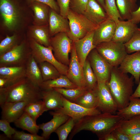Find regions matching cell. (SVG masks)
I'll use <instances>...</instances> for the list:
<instances>
[{
  "label": "cell",
  "instance_id": "1",
  "mask_svg": "<svg viewBox=\"0 0 140 140\" xmlns=\"http://www.w3.org/2000/svg\"><path fill=\"white\" fill-rule=\"evenodd\" d=\"M124 120L117 114L107 113L85 116L76 122L69 139H72L81 131L86 130L95 134L101 140L120 127Z\"/></svg>",
  "mask_w": 140,
  "mask_h": 140
},
{
  "label": "cell",
  "instance_id": "2",
  "mask_svg": "<svg viewBox=\"0 0 140 140\" xmlns=\"http://www.w3.org/2000/svg\"><path fill=\"white\" fill-rule=\"evenodd\" d=\"M42 90L26 77L0 88V104L5 102L24 101L28 103L42 99Z\"/></svg>",
  "mask_w": 140,
  "mask_h": 140
},
{
  "label": "cell",
  "instance_id": "3",
  "mask_svg": "<svg viewBox=\"0 0 140 140\" xmlns=\"http://www.w3.org/2000/svg\"><path fill=\"white\" fill-rule=\"evenodd\" d=\"M134 78L129 77L121 72L118 67H113L108 85L118 110L128 104L133 93Z\"/></svg>",
  "mask_w": 140,
  "mask_h": 140
},
{
  "label": "cell",
  "instance_id": "4",
  "mask_svg": "<svg viewBox=\"0 0 140 140\" xmlns=\"http://www.w3.org/2000/svg\"><path fill=\"white\" fill-rule=\"evenodd\" d=\"M67 18L70 28L69 31L67 34L73 41L82 38L89 33L94 31L97 26L83 14L76 13L70 9Z\"/></svg>",
  "mask_w": 140,
  "mask_h": 140
},
{
  "label": "cell",
  "instance_id": "5",
  "mask_svg": "<svg viewBox=\"0 0 140 140\" xmlns=\"http://www.w3.org/2000/svg\"><path fill=\"white\" fill-rule=\"evenodd\" d=\"M95 48L112 67H118L128 54L124 44L112 40L101 43L97 45Z\"/></svg>",
  "mask_w": 140,
  "mask_h": 140
},
{
  "label": "cell",
  "instance_id": "6",
  "mask_svg": "<svg viewBox=\"0 0 140 140\" xmlns=\"http://www.w3.org/2000/svg\"><path fill=\"white\" fill-rule=\"evenodd\" d=\"M31 54L29 40H24L0 56V67L25 66Z\"/></svg>",
  "mask_w": 140,
  "mask_h": 140
},
{
  "label": "cell",
  "instance_id": "7",
  "mask_svg": "<svg viewBox=\"0 0 140 140\" xmlns=\"http://www.w3.org/2000/svg\"><path fill=\"white\" fill-rule=\"evenodd\" d=\"M28 40L31 54L38 64L47 62L54 66L61 75H66L68 67L57 60L53 53L51 46H45L32 39H29Z\"/></svg>",
  "mask_w": 140,
  "mask_h": 140
},
{
  "label": "cell",
  "instance_id": "8",
  "mask_svg": "<svg viewBox=\"0 0 140 140\" xmlns=\"http://www.w3.org/2000/svg\"><path fill=\"white\" fill-rule=\"evenodd\" d=\"M50 42L55 58L62 64L69 65V55L72 50L73 41L67 33L62 32L57 34L50 38Z\"/></svg>",
  "mask_w": 140,
  "mask_h": 140
},
{
  "label": "cell",
  "instance_id": "9",
  "mask_svg": "<svg viewBox=\"0 0 140 140\" xmlns=\"http://www.w3.org/2000/svg\"><path fill=\"white\" fill-rule=\"evenodd\" d=\"M87 58L96 76L97 82L108 83L113 67L102 58L95 48L91 51Z\"/></svg>",
  "mask_w": 140,
  "mask_h": 140
},
{
  "label": "cell",
  "instance_id": "10",
  "mask_svg": "<svg viewBox=\"0 0 140 140\" xmlns=\"http://www.w3.org/2000/svg\"><path fill=\"white\" fill-rule=\"evenodd\" d=\"M107 83L97 82V108L102 113L115 114L118 110V107Z\"/></svg>",
  "mask_w": 140,
  "mask_h": 140
},
{
  "label": "cell",
  "instance_id": "11",
  "mask_svg": "<svg viewBox=\"0 0 140 140\" xmlns=\"http://www.w3.org/2000/svg\"><path fill=\"white\" fill-rule=\"evenodd\" d=\"M63 107L59 109L65 114L73 119L76 122L88 116L94 115L102 112L97 108H85L67 99L62 95Z\"/></svg>",
  "mask_w": 140,
  "mask_h": 140
},
{
  "label": "cell",
  "instance_id": "12",
  "mask_svg": "<svg viewBox=\"0 0 140 140\" xmlns=\"http://www.w3.org/2000/svg\"><path fill=\"white\" fill-rule=\"evenodd\" d=\"M0 12L4 25L9 29H15L19 18L16 3L13 0H0Z\"/></svg>",
  "mask_w": 140,
  "mask_h": 140
},
{
  "label": "cell",
  "instance_id": "13",
  "mask_svg": "<svg viewBox=\"0 0 140 140\" xmlns=\"http://www.w3.org/2000/svg\"><path fill=\"white\" fill-rule=\"evenodd\" d=\"M71 53V58L66 76L78 87L86 88L83 66L81 64L77 57L73 41Z\"/></svg>",
  "mask_w": 140,
  "mask_h": 140
},
{
  "label": "cell",
  "instance_id": "14",
  "mask_svg": "<svg viewBox=\"0 0 140 140\" xmlns=\"http://www.w3.org/2000/svg\"><path fill=\"white\" fill-rule=\"evenodd\" d=\"M116 27L114 20L108 18L97 25L94 31L93 43L96 46L103 42L111 41Z\"/></svg>",
  "mask_w": 140,
  "mask_h": 140
},
{
  "label": "cell",
  "instance_id": "15",
  "mask_svg": "<svg viewBox=\"0 0 140 140\" xmlns=\"http://www.w3.org/2000/svg\"><path fill=\"white\" fill-rule=\"evenodd\" d=\"M114 34L112 41L124 44L128 41L138 29L137 24L130 20H119L115 22Z\"/></svg>",
  "mask_w": 140,
  "mask_h": 140
},
{
  "label": "cell",
  "instance_id": "16",
  "mask_svg": "<svg viewBox=\"0 0 140 140\" xmlns=\"http://www.w3.org/2000/svg\"><path fill=\"white\" fill-rule=\"evenodd\" d=\"M118 68L124 73L131 74L136 83L138 84L140 78V51L127 54Z\"/></svg>",
  "mask_w": 140,
  "mask_h": 140
},
{
  "label": "cell",
  "instance_id": "17",
  "mask_svg": "<svg viewBox=\"0 0 140 140\" xmlns=\"http://www.w3.org/2000/svg\"><path fill=\"white\" fill-rule=\"evenodd\" d=\"M28 103L24 101L5 102L0 104L2 119L10 123H14L24 112L25 108Z\"/></svg>",
  "mask_w": 140,
  "mask_h": 140
},
{
  "label": "cell",
  "instance_id": "18",
  "mask_svg": "<svg viewBox=\"0 0 140 140\" xmlns=\"http://www.w3.org/2000/svg\"><path fill=\"white\" fill-rule=\"evenodd\" d=\"M94 34V31L82 38L73 41L77 57L83 66L89 53L96 47L93 43Z\"/></svg>",
  "mask_w": 140,
  "mask_h": 140
},
{
  "label": "cell",
  "instance_id": "19",
  "mask_svg": "<svg viewBox=\"0 0 140 140\" xmlns=\"http://www.w3.org/2000/svg\"><path fill=\"white\" fill-rule=\"evenodd\" d=\"M48 27L50 36L60 32L67 33L70 30L69 21L65 18L50 8L48 14Z\"/></svg>",
  "mask_w": 140,
  "mask_h": 140
},
{
  "label": "cell",
  "instance_id": "20",
  "mask_svg": "<svg viewBox=\"0 0 140 140\" xmlns=\"http://www.w3.org/2000/svg\"><path fill=\"white\" fill-rule=\"evenodd\" d=\"M50 114L53 116L50 121L39 124V129L43 131L42 136L45 139L49 138L51 134L60 126L65 123L69 118L68 116L64 114L59 109L51 111Z\"/></svg>",
  "mask_w": 140,
  "mask_h": 140
},
{
  "label": "cell",
  "instance_id": "21",
  "mask_svg": "<svg viewBox=\"0 0 140 140\" xmlns=\"http://www.w3.org/2000/svg\"><path fill=\"white\" fill-rule=\"evenodd\" d=\"M83 15L97 26L109 18L106 12L96 0H88Z\"/></svg>",
  "mask_w": 140,
  "mask_h": 140
},
{
  "label": "cell",
  "instance_id": "22",
  "mask_svg": "<svg viewBox=\"0 0 140 140\" xmlns=\"http://www.w3.org/2000/svg\"><path fill=\"white\" fill-rule=\"evenodd\" d=\"M41 94L45 111L62 107V95L54 89L42 90Z\"/></svg>",
  "mask_w": 140,
  "mask_h": 140
},
{
  "label": "cell",
  "instance_id": "23",
  "mask_svg": "<svg viewBox=\"0 0 140 140\" xmlns=\"http://www.w3.org/2000/svg\"><path fill=\"white\" fill-rule=\"evenodd\" d=\"M34 14L33 23L36 25L48 24L50 7L44 3L37 1L29 2Z\"/></svg>",
  "mask_w": 140,
  "mask_h": 140
},
{
  "label": "cell",
  "instance_id": "24",
  "mask_svg": "<svg viewBox=\"0 0 140 140\" xmlns=\"http://www.w3.org/2000/svg\"><path fill=\"white\" fill-rule=\"evenodd\" d=\"M25 77V65L0 67V78L6 79L9 85Z\"/></svg>",
  "mask_w": 140,
  "mask_h": 140
},
{
  "label": "cell",
  "instance_id": "25",
  "mask_svg": "<svg viewBox=\"0 0 140 140\" xmlns=\"http://www.w3.org/2000/svg\"><path fill=\"white\" fill-rule=\"evenodd\" d=\"M48 24L32 26L29 28V38L46 47L50 46Z\"/></svg>",
  "mask_w": 140,
  "mask_h": 140
},
{
  "label": "cell",
  "instance_id": "26",
  "mask_svg": "<svg viewBox=\"0 0 140 140\" xmlns=\"http://www.w3.org/2000/svg\"><path fill=\"white\" fill-rule=\"evenodd\" d=\"M25 68L26 77L40 87L43 80L38 64L32 54L26 63Z\"/></svg>",
  "mask_w": 140,
  "mask_h": 140
},
{
  "label": "cell",
  "instance_id": "27",
  "mask_svg": "<svg viewBox=\"0 0 140 140\" xmlns=\"http://www.w3.org/2000/svg\"><path fill=\"white\" fill-rule=\"evenodd\" d=\"M65 75H61L56 79L44 81L40 87L42 90H48L55 88H74L78 87Z\"/></svg>",
  "mask_w": 140,
  "mask_h": 140
},
{
  "label": "cell",
  "instance_id": "28",
  "mask_svg": "<svg viewBox=\"0 0 140 140\" xmlns=\"http://www.w3.org/2000/svg\"><path fill=\"white\" fill-rule=\"evenodd\" d=\"M137 0H116V5L122 20H129L132 12L138 6Z\"/></svg>",
  "mask_w": 140,
  "mask_h": 140
},
{
  "label": "cell",
  "instance_id": "29",
  "mask_svg": "<svg viewBox=\"0 0 140 140\" xmlns=\"http://www.w3.org/2000/svg\"><path fill=\"white\" fill-rule=\"evenodd\" d=\"M118 129L130 136L140 133V115L135 116L123 121Z\"/></svg>",
  "mask_w": 140,
  "mask_h": 140
},
{
  "label": "cell",
  "instance_id": "30",
  "mask_svg": "<svg viewBox=\"0 0 140 140\" xmlns=\"http://www.w3.org/2000/svg\"><path fill=\"white\" fill-rule=\"evenodd\" d=\"M17 127L25 130L30 133L37 134L40 129L39 125L26 112L14 122Z\"/></svg>",
  "mask_w": 140,
  "mask_h": 140
},
{
  "label": "cell",
  "instance_id": "31",
  "mask_svg": "<svg viewBox=\"0 0 140 140\" xmlns=\"http://www.w3.org/2000/svg\"><path fill=\"white\" fill-rule=\"evenodd\" d=\"M116 114L125 119L140 115V98L131 97L128 105L124 108L118 110Z\"/></svg>",
  "mask_w": 140,
  "mask_h": 140
},
{
  "label": "cell",
  "instance_id": "32",
  "mask_svg": "<svg viewBox=\"0 0 140 140\" xmlns=\"http://www.w3.org/2000/svg\"><path fill=\"white\" fill-rule=\"evenodd\" d=\"M73 102L87 108H97L96 87L94 89H87Z\"/></svg>",
  "mask_w": 140,
  "mask_h": 140
},
{
  "label": "cell",
  "instance_id": "33",
  "mask_svg": "<svg viewBox=\"0 0 140 140\" xmlns=\"http://www.w3.org/2000/svg\"><path fill=\"white\" fill-rule=\"evenodd\" d=\"M83 73L87 90L95 89L97 85L96 76L91 66L90 62L87 58L83 66Z\"/></svg>",
  "mask_w": 140,
  "mask_h": 140
},
{
  "label": "cell",
  "instance_id": "34",
  "mask_svg": "<svg viewBox=\"0 0 140 140\" xmlns=\"http://www.w3.org/2000/svg\"><path fill=\"white\" fill-rule=\"evenodd\" d=\"M38 64L43 81L56 79L61 75L57 68L49 62L44 61Z\"/></svg>",
  "mask_w": 140,
  "mask_h": 140
},
{
  "label": "cell",
  "instance_id": "35",
  "mask_svg": "<svg viewBox=\"0 0 140 140\" xmlns=\"http://www.w3.org/2000/svg\"><path fill=\"white\" fill-rule=\"evenodd\" d=\"M24 111L36 122L38 118L45 111L43 101L40 100L27 104L25 108Z\"/></svg>",
  "mask_w": 140,
  "mask_h": 140
},
{
  "label": "cell",
  "instance_id": "36",
  "mask_svg": "<svg viewBox=\"0 0 140 140\" xmlns=\"http://www.w3.org/2000/svg\"><path fill=\"white\" fill-rule=\"evenodd\" d=\"M53 89L66 98L73 102L83 94L87 90L85 88L79 87L74 88H55Z\"/></svg>",
  "mask_w": 140,
  "mask_h": 140
},
{
  "label": "cell",
  "instance_id": "37",
  "mask_svg": "<svg viewBox=\"0 0 140 140\" xmlns=\"http://www.w3.org/2000/svg\"><path fill=\"white\" fill-rule=\"evenodd\" d=\"M76 122L70 117L65 123L60 126L55 131L59 140H66L74 128Z\"/></svg>",
  "mask_w": 140,
  "mask_h": 140
},
{
  "label": "cell",
  "instance_id": "38",
  "mask_svg": "<svg viewBox=\"0 0 140 140\" xmlns=\"http://www.w3.org/2000/svg\"><path fill=\"white\" fill-rule=\"evenodd\" d=\"M18 38L17 35L14 34L11 36L6 35L5 38L0 43V56L10 51L18 43Z\"/></svg>",
  "mask_w": 140,
  "mask_h": 140
},
{
  "label": "cell",
  "instance_id": "39",
  "mask_svg": "<svg viewBox=\"0 0 140 140\" xmlns=\"http://www.w3.org/2000/svg\"><path fill=\"white\" fill-rule=\"evenodd\" d=\"M105 11L109 18L115 22L122 19L117 8L116 0H104Z\"/></svg>",
  "mask_w": 140,
  "mask_h": 140
},
{
  "label": "cell",
  "instance_id": "40",
  "mask_svg": "<svg viewBox=\"0 0 140 140\" xmlns=\"http://www.w3.org/2000/svg\"><path fill=\"white\" fill-rule=\"evenodd\" d=\"M124 44L127 53L140 51V31L137 29L130 39Z\"/></svg>",
  "mask_w": 140,
  "mask_h": 140
},
{
  "label": "cell",
  "instance_id": "41",
  "mask_svg": "<svg viewBox=\"0 0 140 140\" xmlns=\"http://www.w3.org/2000/svg\"><path fill=\"white\" fill-rule=\"evenodd\" d=\"M88 0H70L69 9L78 13L83 14L85 11Z\"/></svg>",
  "mask_w": 140,
  "mask_h": 140
},
{
  "label": "cell",
  "instance_id": "42",
  "mask_svg": "<svg viewBox=\"0 0 140 140\" xmlns=\"http://www.w3.org/2000/svg\"><path fill=\"white\" fill-rule=\"evenodd\" d=\"M14 139L18 140H44V138L37 134H28L23 131H16L12 136Z\"/></svg>",
  "mask_w": 140,
  "mask_h": 140
},
{
  "label": "cell",
  "instance_id": "43",
  "mask_svg": "<svg viewBox=\"0 0 140 140\" xmlns=\"http://www.w3.org/2000/svg\"><path fill=\"white\" fill-rule=\"evenodd\" d=\"M10 123L7 121L1 119L0 120V130L4 132L7 137L11 138L16 130L11 126Z\"/></svg>",
  "mask_w": 140,
  "mask_h": 140
},
{
  "label": "cell",
  "instance_id": "44",
  "mask_svg": "<svg viewBox=\"0 0 140 140\" xmlns=\"http://www.w3.org/2000/svg\"><path fill=\"white\" fill-rule=\"evenodd\" d=\"M56 1L60 9V14L65 18L69 10V5L70 0H55Z\"/></svg>",
  "mask_w": 140,
  "mask_h": 140
},
{
  "label": "cell",
  "instance_id": "45",
  "mask_svg": "<svg viewBox=\"0 0 140 140\" xmlns=\"http://www.w3.org/2000/svg\"><path fill=\"white\" fill-rule=\"evenodd\" d=\"M29 2L37 1L45 4L57 12H60L59 7L55 0H27Z\"/></svg>",
  "mask_w": 140,
  "mask_h": 140
},
{
  "label": "cell",
  "instance_id": "46",
  "mask_svg": "<svg viewBox=\"0 0 140 140\" xmlns=\"http://www.w3.org/2000/svg\"><path fill=\"white\" fill-rule=\"evenodd\" d=\"M112 133L116 140H130L129 136L121 132L117 128L113 130Z\"/></svg>",
  "mask_w": 140,
  "mask_h": 140
},
{
  "label": "cell",
  "instance_id": "47",
  "mask_svg": "<svg viewBox=\"0 0 140 140\" xmlns=\"http://www.w3.org/2000/svg\"><path fill=\"white\" fill-rule=\"evenodd\" d=\"M130 20L136 24L140 22V6L136 10L132 13Z\"/></svg>",
  "mask_w": 140,
  "mask_h": 140
},
{
  "label": "cell",
  "instance_id": "48",
  "mask_svg": "<svg viewBox=\"0 0 140 140\" xmlns=\"http://www.w3.org/2000/svg\"><path fill=\"white\" fill-rule=\"evenodd\" d=\"M137 87L133 93L131 97L140 98V78Z\"/></svg>",
  "mask_w": 140,
  "mask_h": 140
},
{
  "label": "cell",
  "instance_id": "49",
  "mask_svg": "<svg viewBox=\"0 0 140 140\" xmlns=\"http://www.w3.org/2000/svg\"><path fill=\"white\" fill-rule=\"evenodd\" d=\"M100 140H116L112 132L106 135Z\"/></svg>",
  "mask_w": 140,
  "mask_h": 140
},
{
  "label": "cell",
  "instance_id": "50",
  "mask_svg": "<svg viewBox=\"0 0 140 140\" xmlns=\"http://www.w3.org/2000/svg\"><path fill=\"white\" fill-rule=\"evenodd\" d=\"M130 140H140V133L129 136Z\"/></svg>",
  "mask_w": 140,
  "mask_h": 140
},
{
  "label": "cell",
  "instance_id": "51",
  "mask_svg": "<svg viewBox=\"0 0 140 140\" xmlns=\"http://www.w3.org/2000/svg\"><path fill=\"white\" fill-rule=\"evenodd\" d=\"M98 3L101 5L105 11V6L104 0H96Z\"/></svg>",
  "mask_w": 140,
  "mask_h": 140
},
{
  "label": "cell",
  "instance_id": "52",
  "mask_svg": "<svg viewBox=\"0 0 140 140\" xmlns=\"http://www.w3.org/2000/svg\"><path fill=\"white\" fill-rule=\"evenodd\" d=\"M138 30L140 31V28H138Z\"/></svg>",
  "mask_w": 140,
  "mask_h": 140
}]
</instances>
